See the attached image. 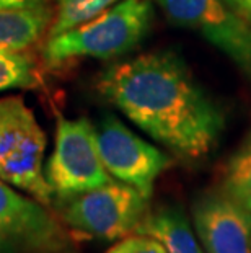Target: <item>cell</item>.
<instances>
[{"label":"cell","mask_w":251,"mask_h":253,"mask_svg":"<svg viewBox=\"0 0 251 253\" xmlns=\"http://www.w3.org/2000/svg\"><path fill=\"white\" fill-rule=\"evenodd\" d=\"M97 88L122 115L179 157L197 160L223 127L218 106L173 51H155L101 72Z\"/></svg>","instance_id":"6da1fadb"},{"label":"cell","mask_w":251,"mask_h":253,"mask_svg":"<svg viewBox=\"0 0 251 253\" xmlns=\"http://www.w3.org/2000/svg\"><path fill=\"white\" fill-rule=\"evenodd\" d=\"M152 17V0H121L90 21L47 38L42 59L47 66L56 67L83 57L122 56L141 44Z\"/></svg>","instance_id":"7a4b0ae2"},{"label":"cell","mask_w":251,"mask_h":253,"mask_svg":"<svg viewBox=\"0 0 251 253\" xmlns=\"http://www.w3.org/2000/svg\"><path fill=\"white\" fill-rule=\"evenodd\" d=\"M46 134L21 96L0 98V180L52 206V190L44 176Z\"/></svg>","instance_id":"3957f363"},{"label":"cell","mask_w":251,"mask_h":253,"mask_svg":"<svg viewBox=\"0 0 251 253\" xmlns=\"http://www.w3.org/2000/svg\"><path fill=\"white\" fill-rule=\"evenodd\" d=\"M147 212L148 199L122 181H109L61 201L57 211L69 230L108 242L134 234Z\"/></svg>","instance_id":"277c9868"},{"label":"cell","mask_w":251,"mask_h":253,"mask_svg":"<svg viewBox=\"0 0 251 253\" xmlns=\"http://www.w3.org/2000/svg\"><path fill=\"white\" fill-rule=\"evenodd\" d=\"M44 176L59 201L113 181L100 157L95 126L87 118L57 120L54 152Z\"/></svg>","instance_id":"5b68a950"},{"label":"cell","mask_w":251,"mask_h":253,"mask_svg":"<svg viewBox=\"0 0 251 253\" xmlns=\"http://www.w3.org/2000/svg\"><path fill=\"white\" fill-rule=\"evenodd\" d=\"M71 234L33 196L0 180V253H67Z\"/></svg>","instance_id":"8992f818"},{"label":"cell","mask_w":251,"mask_h":253,"mask_svg":"<svg viewBox=\"0 0 251 253\" xmlns=\"http://www.w3.org/2000/svg\"><path fill=\"white\" fill-rule=\"evenodd\" d=\"M170 23L196 31L251 79V25L225 0H155Z\"/></svg>","instance_id":"52a82bcc"},{"label":"cell","mask_w":251,"mask_h":253,"mask_svg":"<svg viewBox=\"0 0 251 253\" xmlns=\"http://www.w3.org/2000/svg\"><path fill=\"white\" fill-rule=\"evenodd\" d=\"M95 132L100 157L108 173L150 199L155 180L172 164L168 155L139 137L113 115L101 118Z\"/></svg>","instance_id":"ba28073f"},{"label":"cell","mask_w":251,"mask_h":253,"mask_svg":"<svg viewBox=\"0 0 251 253\" xmlns=\"http://www.w3.org/2000/svg\"><path fill=\"white\" fill-rule=\"evenodd\" d=\"M193 222L206 253H251V212L222 190L196 198Z\"/></svg>","instance_id":"9c48e42d"},{"label":"cell","mask_w":251,"mask_h":253,"mask_svg":"<svg viewBox=\"0 0 251 253\" xmlns=\"http://www.w3.org/2000/svg\"><path fill=\"white\" fill-rule=\"evenodd\" d=\"M52 18L49 3L0 8V51L26 52L31 49L49 31Z\"/></svg>","instance_id":"30bf717a"},{"label":"cell","mask_w":251,"mask_h":253,"mask_svg":"<svg viewBox=\"0 0 251 253\" xmlns=\"http://www.w3.org/2000/svg\"><path fill=\"white\" fill-rule=\"evenodd\" d=\"M134 234L158 240L167 253H204L188 219L178 208L163 206L148 211Z\"/></svg>","instance_id":"8fae6325"},{"label":"cell","mask_w":251,"mask_h":253,"mask_svg":"<svg viewBox=\"0 0 251 253\" xmlns=\"http://www.w3.org/2000/svg\"><path fill=\"white\" fill-rule=\"evenodd\" d=\"M222 191L251 212V131L223 167Z\"/></svg>","instance_id":"7c38bea8"},{"label":"cell","mask_w":251,"mask_h":253,"mask_svg":"<svg viewBox=\"0 0 251 253\" xmlns=\"http://www.w3.org/2000/svg\"><path fill=\"white\" fill-rule=\"evenodd\" d=\"M121 0H59L56 15L47 31V38L61 35L64 31L98 17Z\"/></svg>","instance_id":"4fadbf2b"},{"label":"cell","mask_w":251,"mask_h":253,"mask_svg":"<svg viewBox=\"0 0 251 253\" xmlns=\"http://www.w3.org/2000/svg\"><path fill=\"white\" fill-rule=\"evenodd\" d=\"M39 84L35 57L28 52L0 51V91L33 88Z\"/></svg>","instance_id":"5bb4252c"},{"label":"cell","mask_w":251,"mask_h":253,"mask_svg":"<svg viewBox=\"0 0 251 253\" xmlns=\"http://www.w3.org/2000/svg\"><path fill=\"white\" fill-rule=\"evenodd\" d=\"M106 253H167L158 240L147 235L131 234L121 239Z\"/></svg>","instance_id":"9a60e30c"},{"label":"cell","mask_w":251,"mask_h":253,"mask_svg":"<svg viewBox=\"0 0 251 253\" xmlns=\"http://www.w3.org/2000/svg\"><path fill=\"white\" fill-rule=\"evenodd\" d=\"M225 2L251 25V0H225Z\"/></svg>","instance_id":"2e32d148"},{"label":"cell","mask_w":251,"mask_h":253,"mask_svg":"<svg viewBox=\"0 0 251 253\" xmlns=\"http://www.w3.org/2000/svg\"><path fill=\"white\" fill-rule=\"evenodd\" d=\"M49 0H0V8H17V7H38L47 5Z\"/></svg>","instance_id":"e0dca14e"}]
</instances>
